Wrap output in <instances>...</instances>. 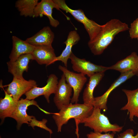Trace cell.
I'll return each instance as SVG.
<instances>
[{
  "label": "cell",
  "mask_w": 138,
  "mask_h": 138,
  "mask_svg": "<svg viewBox=\"0 0 138 138\" xmlns=\"http://www.w3.org/2000/svg\"><path fill=\"white\" fill-rule=\"evenodd\" d=\"M129 28L127 24L116 19H111L102 25L95 37L88 42V45L91 52L95 55L101 54L117 34L128 30Z\"/></svg>",
  "instance_id": "obj_1"
},
{
  "label": "cell",
  "mask_w": 138,
  "mask_h": 138,
  "mask_svg": "<svg viewBox=\"0 0 138 138\" xmlns=\"http://www.w3.org/2000/svg\"><path fill=\"white\" fill-rule=\"evenodd\" d=\"M94 106L84 103L69 104L63 107L57 113L52 116L57 127V132L61 131L62 126L66 124L70 119L74 118L78 122L81 120L88 117L92 113Z\"/></svg>",
  "instance_id": "obj_2"
},
{
  "label": "cell",
  "mask_w": 138,
  "mask_h": 138,
  "mask_svg": "<svg viewBox=\"0 0 138 138\" xmlns=\"http://www.w3.org/2000/svg\"><path fill=\"white\" fill-rule=\"evenodd\" d=\"M101 110L98 108L94 107L91 115L80 120L79 123H84L85 126L90 128L96 132H112L115 134L121 131L123 126L111 124L108 118L101 113Z\"/></svg>",
  "instance_id": "obj_3"
},
{
  "label": "cell",
  "mask_w": 138,
  "mask_h": 138,
  "mask_svg": "<svg viewBox=\"0 0 138 138\" xmlns=\"http://www.w3.org/2000/svg\"><path fill=\"white\" fill-rule=\"evenodd\" d=\"M59 8L71 14L78 21L82 24L87 32L89 40L94 39L101 29L102 25H99L88 19L81 9H73L70 8L64 0H53Z\"/></svg>",
  "instance_id": "obj_4"
},
{
  "label": "cell",
  "mask_w": 138,
  "mask_h": 138,
  "mask_svg": "<svg viewBox=\"0 0 138 138\" xmlns=\"http://www.w3.org/2000/svg\"><path fill=\"white\" fill-rule=\"evenodd\" d=\"M58 68L63 73L66 82L73 90L71 103H77L80 94L87 81V78L83 74L70 71L65 66L59 65Z\"/></svg>",
  "instance_id": "obj_5"
},
{
  "label": "cell",
  "mask_w": 138,
  "mask_h": 138,
  "mask_svg": "<svg viewBox=\"0 0 138 138\" xmlns=\"http://www.w3.org/2000/svg\"><path fill=\"white\" fill-rule=\"evenodd\" d=\"M31 105L36 106L40 110L46 113H49L41 108L37 102L34 100L21 99L17 101L16 108L11 117V118L16 121L17 129H19L23 123L29 124V122L34 117L29 115L27 113L28 107Z\"/></svg>",
  "instance_id": "obj_6"
},
{
  "label": "cell",
  "mask_w": 138,
  "mask_h": 138,
  "mask_svg": "<svg viewBox=\"0 0 138 138\" xmlns=\"http://www.w3.org/2000/svg\"><path fill=\"white\" fill-rule=\"evenodd\" d=\"M70 59L72 64V68L74 71L85 75H86L89 77L96 73L105 72L109 70V67L97 65L85 59L78 58L73 52L71 55Z\"/></svg>",
  "instance_id": "obj_7"
},
{
  "label": "cell",
  "mask_w": 138,
  "mask_h": 138,
  "mask_svg": "<svg viewBox=\"0 0 138 138\" xmlns=\"http://www.w3.org/2000/svg\"><path fill=\"white\" fill-rule=\"evenodd\" d=\"M47 84L42 87L36 86L25 94L26 99L29 100H34L38 97L43 95L47 102H50L49 97L52 94H55L58 83V78L55 74H51L48 76Z\"/></svg>",
  "instance_id": "obj_8"
},
{
  "label": "cell",
  "mask_w": 138,
  "mask_h": 138,
  "mask_svg": "<svg viewBox=\"0 0 138 138\" xmlns=\"http://www.w3.org/2000/svg\"><path fill=\"white\" fill-rule=\"evenodd\" d=\"M37 86L36 82L34 80H21L13 77L10 84L3 86L7 87L5 91L11 95L15 101L17 102L23 95Z\"/></svg>",
  "instance_id": "obj_9"
},
{
  "label": "cell",
  "mask_w": 138,
  "mask_h": 138,
  "mask_svg": "<svg viewBox=\"0 0 138 138\" xmlns=\"http://www.w3.org/2000/svg\"><path fill=\"white\" fill-rule=\"evenodd\" d=\"M73 89L66 82L65 77L63 74L58 82L53 101L57 108L60 110L64 106L69 104Z\"/></svg>",
  "instance_id": "obj_10"
},
{
  "label": "cell",
  "mask_w": 138,
  "mask_h": 138,
  "mask_svg": "<svg viewBox=\"0 0 138 138\" xmlns=\"http://www.w3.org/2000/svg\"><path fill=\"white\" fill-rule=\"evenodd\" d=\"M135 75H136V73L132 71L121 73L119 77L103 94L101 96L94 97L93 103L94 107L98 108L105 111L107 110L108 98L111 92L121 84Z\"/></svg>",
  "instance_id": "obj_11"
},
{
  "label": "cell",
  "mask_w": 138,
  "mask_h": 138,
  "mask_svg": "<svg viewBox=\"0 0 138 138\" xmlns=\"http://www.w3.org/2000/svg\"><path fill=\"white\" fill-rule=\"evenodd\" d=\"M34 60L32 54L22 55L14 61H9L7 63L8 72L14 77L23 80V74L25 71H28V64L30 60Z\"/></svg>",
  "instance_id": "obj_12"
},
{
  "label": "cell",
  "mask_w": 138,
  "mask_h": 138,
  "mask_svg": "<svg viewBox=\"0 0 138 138\" xmlns=\"http://www.w3.org/2000/svg\"><path fill=\"white\" fill-rule=\"evenodd\" d=\"M54 8L60 10L53 0H42L36 6L33 17H41L43 15L46 16L49 19L50 25L56 28L60 23L58 20L53 17V9Z\"/></svg>",
  "instance_id": "obj_13"
},
{
  "label": "cell",
  "mask_w": 138,
  "mask_h": 138,
  "mask_svg": "<svg viewBox=\"0 0 138 138\" xmlns=\"http://www.w3.org/2000/svg\"><path fill=\"white\" fill-rule=\"evenodd\" d=\"M34 59L40 65L46 66L52 64L56 57L52 45H40L35 47L32 53Z\"/></svg>",
  "instance_id": "obj_14"
},
{
  "label": "cell",
  "mask_w": 138,
  "mask_h": 138,
  "mask_svg": "<svg viewBox=\"0 0 138 138\" xmlns=\"http://www.w3.org/2000/svg\"><path fill=\"white\" fill-rule=\"evenodd\" d=\"M109 67V70H116L121 73L132 71L138 76V55L135 52H132L126 58Z\"/></svg>",
  "instance_id": "obj_15"
},
{
  "label": "cell",
  "mask_w": 138,
  "mask_h": 138,
  "mask_svg": "<svg viewBox=\"0 0 138 138\" xmlns=\"http://www.w3.org/2000/svg\"><path fill=\"white\" fill-rule=\"evenodd\" d=\"M54 37V33L49 27H44L41 29L25 41L35 47L40 45H52Z\"/></svg>",
  "instance_id": "obj_16"
},
{
  "label": "cell",
  "mask_w": 138,
  "mask_h": 138,
  "mask_svg": "<svg viewBox=\"0 0 138 138\" xmlns=\"http://www.w3.org/2000/svg\"><path fill=\"white\" fill-rule=\"evenodd\" d=\"M12 39L13 48L9 56L10 61H15L22 55L32 53L35 46L15 36H13Z\"/></svg>",
  "instance_id": "obj_17"
},
{
  "label": "cell",
  "mask_w": 138,
  "mask_h": 138,
  "mask_svg": "<svg viewBox=\"0 0 138 138\" xmlns=\"http://www.w3.org/2000/svg\"><path fill=\"white\" fill-rule=\"evenodd\" d=\"M80 39V37L77 31L73 30L70 32L66 40L64 42L66 45L65 48L59 56L56 57L52 64L56 61H60L64 64L65 66L67 67L68 60L72 52V47Z\"/></svg>",
  "instance_id": "obj_18"
},
{
  "label": "cell",
  "mask_w": 138,
  "mask_h": 138,
  "mask_svg": "<svg viewBox=\"0 0 138 138\" xmlns=\"http://www.w3.org/2000/svg\"><path fill=\"white\" fill-rule=\"evenodd\" d=\"M105 72L96 73L89 77L88 83L83 94L84 103L93 105L94 98L93 95L94 90L104 76Z\"/></svg>",
  "instance_id": "obj_19"
},
{
  "label": "cell",
  "mask_w": 138,
  "mask_h": 138,
  "mask_svg": "<svg viewBox=\"0 0 138 138\" xmlns=\"http://www.w3.org/2000/svg\"><path fill=\"white\" fill-rule=\"evenodd\" d=\"M2 83H0V87L4 90L5 96L0 100V118L3 122L5 118L11 117L16 107L17 102L15 101L11 94H8L3 88Z\"/></svg>",
  "instance_id": "obj_20"
},
{
  "label": "cell",
  "mask_w": 138,
  "mask_h": 138,
  "mask_svg": "<svg viewBox=\"0 0 138 138\" xmlns=\"http://www.w3.org/2000/svg\"><path fill=\"white\" fill-rule=\"evenodd\" d=\"M122 90L127 97L128 102L121 110H127L129 113V119L131 121H133L134 115L138 110V88L133 90L125 89Z\"/></svg>",
  "instance_id": "obj_21"
},
{
  "label": "cell",
  "mask_w": 138,
  "mask_h": 138,
  "mask_svg": "<svg viewBox=\"0 0 138 138\" xmlns=\"http://www.w3.org/2000/svg\"><path fill=\"white\" fill-rule=\"evenodd\" d=\"M38 2V0H18L15 3V7L21 16L33 17Z\"/></svg>",
  "instance_id": "obj_22"
},
{
  "label": "cell",
  "mask_w": 138,
  "mask_h": 138,
  "mask_svg": "<svg viewBox=\"0 0 138 138\" xmlns=\"http://www.w3.org/2000/svg\"><path fill=\"white\" fill-rule=\"evenodd\" d=\"M47 122V120L45 119H43L42 121H39L37 120L34 117L29 124V126H31L33 129L34 127H38L48 131L51 134L53 133V132L47 126L46 124Z\"/></svg>",
  "instance_id": "obj_23"
},
{
  "label": "cell",
  "mask_w": 138,
  "mask_h": 138,
  "mask_svg": "<svg viewBox=\"0 0 138 138\" xmlns=\"http://www.w3.org/2000/svg\"><path fill=\"white\" fill-rule=\"evenodd\" d=\"M129 30L130 36L131 38H137L138 37V18L131 24Z\"/></svg>",
  "instance_id": "obj_24"
},
{
  "label": "cell",
  "mask_w": 138,
  "mask_h": 138,
  "mask_svg": "<svg viewBox=\"0 0 138 138\" xmlns=\"http://www.w3.org/2000/svg\"><path fill=\"white\" fill-rule=\"evenodd\" d=\"M115 133L110 132L102 134L98 132H91L87 135V138H114Z\"/></svg>",
  "instance_id": "obj_25"
},
{
  "label": "cell",
  "mask_w": 138,
  "mask_h": 138,
  "mask_svg": "<svg viewBox=\"0 0 138 138\" xmlns=\"http://www.w3.org/2000/svg\"><path fill=\"white\" fill-rule=\"evenodd\" d=\"M134 134L133 130L129 129L118 135L117 138H138V130L136 135L134 136Z\"/></svg>",
  "instance_id": "obj_26"
},
{
  "label": "cell",
  "mask_w": 138,
  "mask_h": 138,
  "mask_svg": "<svg viewBox=\"0 0 138 138\" xmlns=\"http://www.w3.org/2000/svg\"><path fill=\"white\" fill-rule=\"evenodd\" d=\"M134 116L138 118V110H137Z\"/></svg>",
  "instance_id": "obj_27"
},
{
  "label": "cell",
  "mask_w": 138,
  "mask_h": 138,
  "mask_svg": "<svg viewBox=\"0 0 138 138\" xmlns=\"http://www.w3.org/2000/svg\"><path fill=\"white\" fill-rule=\"evenodd\" d=\"M77 136L78 138H78V136H79V135H78V133L77 134Z\"/></svg>",
  "instance_id": "obj_28"
},
{
  "label": "cell",
  "mask_w": 138,
  "mask_h": 138,
  "mask_svg": "<svg viewBox=\"0 0 138 138\" xmlns=\"http://www.w3.org/2000/svg\"><path fill=\"white\" fill-rule=\"evenodd\" d=\"M137 40H138V37H137Z\"/></svg>",
  "instance_id": "obj_29"
}]
</instances>
